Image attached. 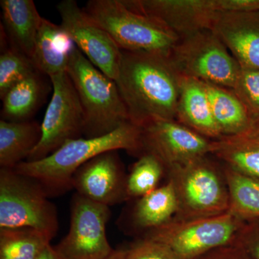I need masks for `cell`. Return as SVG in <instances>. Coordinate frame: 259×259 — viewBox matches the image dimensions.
I'll list each match as a JSON object with an SVG mask.
<instances>
[{
	"label": "cell",
	"instance_id": "6da1fadb",
	"mask_svg": "<svg viewBox=\"0 0 259 259\" xmlns=\"http://www.w3.org/2000/svg\"><path fill=\"white\" fill-rule=\"evenodd\" d=\"M182 80L168 56L122 51L115 82L135 125L141 127L157 119L176 120Z\"/></svg>",
	"mask_w": 259,
	"mask_h": 259
},
{
	"label": "cell",
	"instance_id": "7a4b0ae2",
	"mask_svg": "<svg viewBox=\"0 0 259 259\" xmlns=\"http://www.w3.org/2000/svg\"><path fill=\"white\" fill-rule=\"evenodd\" d=\"M118 150L139 156L144 153L140 126L128 122L105 136L69 140L47 157L22 162L13 169L35 179L48 195L54 196L72 189L73 175L87 162L102 153Z\"/></svg>",
	"mask_w": 259,
	"mask_h": 259
},
{
	"label": "cell",
	"instance_id": "3957f363",
	"mask_svg": "<svg viewBox=\"0 0 259 259\" xmlns=\"http://www.w3.org/2000/svg\"><path fill=\"white\" fill-rule=\"evenodd\" d=\"M66 72L82 107L85 138L105 136L131 122L115 81L97 69L77 47Z\"/></svg>",
	"mask_w": 259,
	"mask_h": 259
},
{
	"label": "cell",
	"instance_id": "277c9868",
	"mask_svg": "<svg viewBox=\"0 0 259 259\" xmlns=\"http://www.w3.org/2000/svg\"><path fill=\"white\" fill-rule=\"evenodd\" d=\"M177 200L174 220L192 221L228 212L229 193L223 166L207 156L166 170Z\"/></svg>",
	"mask_w": 259,
	"mask_h": 259
},
{
	"label": "cell",
	"instance_id": "5b68a950",
	"mask_svg": "<svg viewBox=\"0 0 259 259\" xmlns=\"http://www.w3.org/2000/svg\"><path fill=\"white\" fill-rule=\"evenodd\" d=\"M83 9L122 51L168 56L180 38L156 19L130 9L122 0H90Z\"/></svg>",
	"mask_w": 259,
	"mask_h": 259
},
{
	"label": "cell",
	"instance_id": "8992f818",
	"mask_svg": "<svg viewBox=\"0 0 259 259\" xmlns=\"http://www.w3.org/2000/svg\"><path fill=\"white\" fill-rule=\"evenodd\" d=\"M35 179L1 168L0 228H33L53 239L59 221L56 206Z\"/></svg>",
	"mask_w": 259,
	"mask_h": 259
},
{
	"label": "cell",
	"instance_id": "52a82bcc",
	"mask_svg": "<svg viewBox=\"0 0 259 259\" xmlns=\"http://www.w3.org/2000/svg\"><path fill=\"white\" fill-rule=\"evenodd\" d=\"M168 58L182 76L227 88L233 89L241 70L210 29L180 37Z\"/></svg>",
	"mask_w": 259,
	"mask_h": 259
},
{
	"label": "cell",
	"instance_id": "ba28073f",
	"mask_svg": "<svg viewBox=\"0 0 259 259\" xmlns=\"http://www.w3.org/2000/svg\"><path fill=\"white\" fill-rule=\"evenodd\" d=\"M245 221L226 212L192 221L171 220L146 232L144 238L168 245L184 259H197L210 250L232 244Z\"/></svg>",
	"mask_w": 259,
	"mask_h": 259
},
{
	"label": "cell",
	"instance_id": "9c48e42d",
	"mask_svg": "<svg viewBox=\"0 0 259 259\" xmlns=\"http://www.w3.org/2000/svg\"><path fill=\"white\" fill-rule=\"evenodd\" d=\"M53 95L41 125L40 142L27 161L47 157L69 140L83 135L84 117L81 102L67 72L49 77Z\"/></svg>",
	"mask_w": 259,
	"mask_h": 259
},
{
	"label": "cell",
	"instance_id": "30bf717a",
	"mask_svg": "<svg viewBox=\"0 0 259 259\" xmlns=\"http://www.w3.org/2000/svg\"><path fill=\"white\" fill-rule=\"evenodd\" d=\"M110 216V207L76 193L71 202L69 233L56 249L64 259L107 258L114 251L106 234Z\"/></svg>",
	"mask_w": 259,
	"mask_h": 259
},
{
	"label": "cell",
	"instance_id": "8fae6325",
	"mask_svg": "<svg viewBox=\"0 0 259 259\" xmlns=\"http://www.w3.org/2000/svg\"><path fill=\"white\" fill-rule=\"evenodd\" d=\"M61 26L92 64L114 81L120 70L122 51L106 30L97 25L74 0L57 5Z\"/></svg>",
	"mask_w": 259,
	"mask_h": 259
},
{
	"label": "cell",
	"instance_id": "7c38bea8",
	"mask_svg": "<svg viewBox=\"0 0 259 259\" xmlns=\"http://www.w3.org/2000/svg\"><path fill=\"white\" fill-rule=\"evenodd\" d=\"M141 128L144 153L155 155L166 170L210 154L212 140L176 120L157 119L146 122Z\"/></svg>",
	"mask_w": 259,
	"mask_h": 259
},
{
	"label": "cell",
	"instance_id": "4fadbf2b",
	"mask_svg": "<svg viewBox=\"0 0 259 259\" xmlns=\"http://www.w3.org/2000/svg\"><path fill=\"white\" fill-rule=\"evenodd\" d=\"M123 166L117 151L98 155L78 168L71 180L76 193L97 203L110 206L128 199Z\"/></svg>",
	"mask_w": 259,
	"mask_h": 259
},
{
	"label": "cell",
	"instance_id": "5bb4252c",
	"mask_svg": "<svg viewBox=\"0 0 259 259\" xmlns=\"http://www.w3.org/2000/svg\"><path fill=\"white\" fill-rule=\"evenodd\" d=\"M130 9L156 19L180 37L212 29L214 0H122Z\"/></svg>",
	"mask_w": 259,
	"mask_h": 259
},
{
	"label": "cell",
	"instance_id": "9a60e30c",
	"mask_svg": "<svg viewBox=\"0 0 259 259\" xmlns=\"http://www.w3.org/2000/svg\"><path fill=\"white\" fill-rule=\"evenodd\" d=\"M211 30L241 69L259 70V11L218 13Z\"/></svg>",
	"mask_w": 259,
	"mask_h": 259
},
{
	"label": "cell",
	"instance_id": "2e32d148",
	"mask_svg": "<svg viewBox=\"0 0 259 259\" xmlns=\"http://www.w3.org/2000/svg\"><path fill=\"white\" fill-rule=\"evenodd\" d=\"M2 32L10 47L32 59L42 18L32 0H1Z\"/></svg>",
	"mask_w": 259,
	"mask_h": 259
},
{
	"label": "cell",
	"instance_id": "e0dca14e",
	"mask_svg": "<svg viewBox=\"0 0 259 259\" xmlns=\"http://www.w3.org/2000/svg\"><path fill=\"white\" fill-rule=\"evenodd\" d=\"M176 120L210 140L222 137L213 117L204 81L182 76Z\"/></svg>",
	"mask_w": 259,
	"mask_h": 259
},
{
	"label": "cell",
	"instance_id": "ac0fdd59",
	"mask_svg": "<svg viewBox=\"0 0 259 259\" xmlns=\"http://www.w3.org/2000/svg\"><path fill=\"white\" fill-rule=\"evenodd\" d=\"M76 46L66 30L44 18L37 33L32 61L42 74L50 77L66 72Z\"/></svg>",
	"mask_w": 259,
	"mask_h": 259
},
{
	"label": "cell",
	"instance_id": "d6986e66",
	"mask_svg": "<svg viewBox=\"0 0 259 259\" xmlns=\"http://www.w3.org/2000/svg\"><path fill=\"white\" fill-rule=\"evenodd\" d=\"M210 154L233 169L259 178V123L241 134L212 140Z\"/></svg>",
	"mask_w": 259,
	"mask_h": 259
},
{
	"label": "cell",
	"instance_id": "ffe728a7",
	"mask_svg": "<svg viewBox=\"0 0 259 259\" xmlns=\"http://www.w3.org/2000/svg\"><path fill=\"white\" fill-rule=\"evenodd\" d=\"M41 138V125L35 121L0 120V166L14 168L27 161Z\"/></svg>",
	"mask_w": 259,
	"mask_h": 259
},
{
	"label": "cell",
	"instance_id": "44dd1931",
	"mask_svg": "<svg viewBox=\"0 0 259 259\" xmlns=\"http://www.w3.org/2000/svg\"><path fill=\"white\" fill-rule=\"evenodd\" d=\"M204 83L213 117L222 136L241 134L255 125L232 89Z\"/></svg>",
	"mask_w": 259,
	"mask_h": 259
},
{
	"label": "cell",
	"instance_id": "7402d4cb",
	"mask_svg": "<svg viewBox=\"0 0 259 259\" xmlns=\"http://www.w3.org/2000/svg\"><path fill=\"white\" fill-rule=\"evenodd\" d=\"M177 200L173 184L158 187L139 198L133 210L134 226L149 231L169 222L176 215Z\"/></svg>",
	"mask_w": 259,
	"mask_h": 259
},
{
	"label": "cell",
	"instance_id": "603a6c76",
	"mask_svg": "<svg viewBox=\"0 0 259 259\" xmlns=\"http://www.w3.org/2000/svg\"><path fill=\"white\" fill-rule=\"evenodd\" d=\"M41 73L31 75L3 97L1 120L10 122L30 120L41 103L45 93V84Z\"/></svg>",
	"mask_w": 259,
	"mask_h": 259
},
{
	"label": "cell",
	"instance_id": "cb8c5ba5",
	"mask_svg": "<svg viewBox=\"0 0 259 259\" xmlns=\"http://www.w3.org/2000/svg\"><path fill=\"white\" fill-rule=\"evenodd\" d=\"M229 193L228 212L243 221L259 218V178L223 164Z\"/></svg>",
	"mask_w": 259,
	"mask_h": 259
},
{
	"label": "cell",
	"instance_id": "d4e9b609",
	"mask_svg": "<svg viewBox=\"0 0 259 259\" xmlns=\"http://www.w3.org/2000/svg\"><path fill=\"white\" fill-rule=\"evenodd\" d=\"M51 240L33 228H0V259H36Z\"/></svg>",
	"mask_w": 259,
	"mask_h": 259
},
{
	"label": "cell",
	"instance_id": "484cf974",
	"mask_svg": "<svg viewBox=\"0 0 259 259\" xmlns=\"http://www.w3.org/2000/svg\"><path fill=\"white\" fill-rule=\"evenodd\" d=\"M165 170L155 155L148 152L141 154L127 177L126 192L128 199L141 198L158 188Z\"/></svg>",
	"mask_w": 259,
	"mask_h": 259
},
{
	"label": "cell",
	"instance_id": "4316f807",
	"mask_svg": "<svg viewBox=\"0 0 259 259\" xmlns=\"http://www.w3.org/2000/svg\"><path fill=\"white\" fill-rule=\"evenodd\" d=\"M3 49L0 55V98L3 100L7 93L31 75L39 72L32 59L22 53L10 47L5 37Z\"/></svg>",
	"mask_w": 259,
	"mask_h": 259
},
{
	"label": "cell",
	"instance_id": "83f0119b",
	"mask_svg": "<svg viewBox=\"0 0 259 259\" xmlns=\"http://www.w3.org/2000/svg\"><path fill=\"white\" fill-rule=\"evenodd\" d=\"M232 90L254 124L259 123V70L241 69Z\"/></svg>",
	"mask_w": 259,
	"mask_h": 259
},
{
	"label": "cell",
	"instance_id": "f1b7e54d",
	"mask_svg": "<svg viewBox=\"0 0 259 259\" xmlns=\"http://www.w3.org/2000/svg\"><path fill=\"white\" fill-rule=\"evenodd\" d=\"M125 259H184L168 245L144 238L125 250Z\"/></svg>",
	"mask_w": 259,
	"mask_h": 259
},
{
	"label": "cell",
	"instance_id": "f546056e",
	"mask_svg": "<svg viewBox=\"0 0 259 259\" xmlns=\"http://www.w3.org/2000/svg\"><path fill=\"white\" fill-rule=\"evenodd\" d=\"M235 243L243 247L253 259H259V218L245 221Z\"/></svg>",
	"mask_w": 259,
	"mask_h": 259
},
{
	"label": "cell",
	"instance_id": "4dcf8cb0",
	"mask_svg": "<svg viewBox=\"0 0 259 259\" xmlns=\"http://www.w3.org/2000/svg\"><path fill=\"white\" fill-rule=\"evenodd\" d=\"M218 13H251L259 11V0H214Z\"/></svg>",
	"mask_w": 259,
	"mask_h": 259
},
{
	"label": "cell",
	"instance_id": "1f68e13d",
	"mask_svg": "<svg viewBox=\"0 0 259 259\" xmlns=\"http://www.w3.org/2000/svg\"><path fill=\"white\" fill-rule=\"evenodd\" d=\"M197 259H253L241 245L237 243L225 245L207 252Z\"/></svg>",
	"mask_w": 259,
	"mask_h": 259
},
{
	"label": "cell",
	"instance_id": "d6a6232c",
	"mask_svg": "<svg viewBox=\"0 0 259 259\" xmlns=\"http://www.w3.org/2000/svg\"><path fill=\"white\" fill-rule=\"evenodd\" d=\"M36 259H64L57 251L55 247L49 245Z\"/></svg>",
	"mask_w": 259,
	"mask_h": 259
},
{
	"label": "cell",
	"instance_id": "836d02e7",
	"mask_svg": "<svg viewBox=\"0 0 259 259\" xmlns=\"http://www.w3.org/2000/svg\"><path fill=\"white\" fill-rule=\"evenodd\" d=\"M105 259H125V250H114L112 254Z\"/></svg>",
	"mask_w": 259,
	"mask_h": 259
}]
</instances>
